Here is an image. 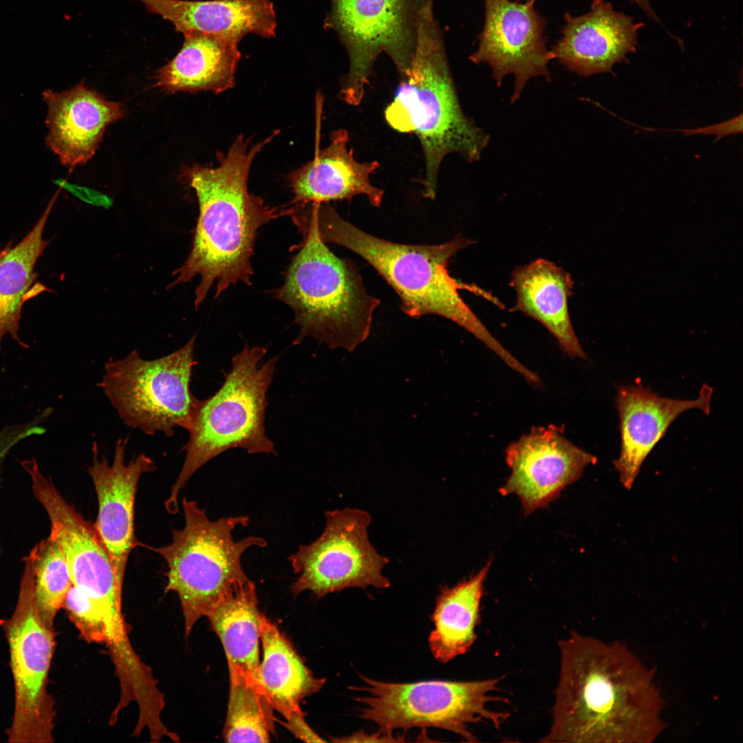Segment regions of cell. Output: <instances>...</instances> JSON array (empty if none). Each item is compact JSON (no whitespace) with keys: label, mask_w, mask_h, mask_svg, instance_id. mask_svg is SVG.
Listing matches in <instances>:
<instances>
[{"label":"cell","mask_w":743,"mask_h":743,"mask_svg":"<svg viewBox=\"0 0 743 743\" xmlns=\"http://www.w3.org/2000/svg\"><path fill=\"white\" fill-rule=\"evenodd\" d=\"M333 742H405L404 736L395 737L393 735L384 734L379 731L375 733H367L365 731H357L352 735L342 738H334Z\"/></svg>","instance_id":"cell-32"},{"label":"cell","mask_w":743,"mask_h":743,"mask_svg":"<svg viewBox=\"0 0 743 743\" xmlns=\"http://www.w3.org/2000/svg\"><path fill=\"white\" fill-rule=\"evenodd\" d=\"M286 726L295 737L304 742H324L305 722L304 715L301 710L292 712L286 718Z\"/></svg>","instance_id":"cell-31"},{"label":"cell","mask_w":743,"mask_h":743,"mask_svg":"<svg viewBox=\"0 0 743 743\" xmlns=\"http://www.w3.org/2000/svg\"><path fill=\"white\" fill-rule=\"evenodd\" d=\"M560 672L550 743H652L663 732L656 671L624 644L572 632L558 643Z\"/></svg>","instance_id":"cell-1"},{"label":"cell","mask_w":743,"mask_h":743,"mask_svg":"<svg viewBox=\"0 0 743 743\" xmlns=\"http://www.w3.org/2000/svg\"><path fill=\"white\" fill-rule=\"evenodd\" d=\"M54 202V198L21 241L15 246L10 242L0 249V351L6 335L27 347L19 336L23 306L30 298L49 290L40 283L34 284L38 277L34 268L49 244L43 233Z\"/></svg>","instance_id":"cell-26"},{"label":"cell","mask_w":743,"mask_h":743,"mask_svg":"<svg viewBox=\"0 0 743 743\" xmlns=\"http://www.w3.org/2000/svg\"><path fill=\"white\" fill-rule=\"evenodd\" d=\"M196 337L160 358L144 360L133 351L105 363L99 386L125 424L169 437L175 427L190 430L199 400L190 389Z\"/></svg>","instance_id":"cell-10"},{"label":"cell","mask_w":743,"mask_h":743,"mask_svg":"<svg viewBox=\"0 0 743 743\" xmlns=\"http://www.w3.org/2000/svg\"><path fill=\"white\" fill-rule=\"evenodd\" d=\"M261 685L272 705L284 718L301 710L299 703L319 691L325 678H316L276 625L261 615Z\"/></svg>","instance_id":"cell-27"},{"label":"cell","mask_w":743,"mask_h":743,"mask_svg":"<svg viewBox=\"0 0 743 743\" xmlns=\"http://www.w3.org/2000/svg\"><path fill=\"white\" fill-rule=\"evenodd\" d=\"M491 559L475 574L441 588L431 615L433 629L428 643L435 659L446 663L466 654L477 639L484 583Z\"/></svg>","instance_id":"cell-25"},{"label":"cell","mask_w":743,"mask_h":743,"mask_svg":"<svg viewBox=\"0 0 743 743\" xmlns=\"http://www.w3.org/2000/svg\"><path fill=\"white\" fill-rule=\"evenodd\" d=\"M563 20L562 36L550 51L554 59L584 77L612 72L615 64L627 61V56L636 51L638 30L645 26L605 0H593L581 15L566 12Z\"/></svg>","instance_id":"cell-17"},{"label":"cell","mask_w":743,"mask_h":743,"mask_svg":"<svg viewBox=\"0 0 743 743\" xmlns=\"http://www.w3.org/2000/svg\"><path fill=\"white\" fill-rule=\"evenodd\" d=\"M360 687H351L364 695L354 698L362 704L359 717L373 722L378 731L392 735L411 728H438L451 731L462 741L475 742L470 730L473 724H491L499 729L510 713L488 709L493 702L508 699L493 693L500 691L502 677L472 681L443 680L409 683L389 682L360 676Z\"/></svg>","instance_id":"cell-8"},{"label":"cell","mask_w":743,"mask_h":743,"mask_svg":"<svg viewBox=\"0 0 743 743\" xmlns=\"http://www.w3.org/2000/svg\"><path fill=\"white\" fill-rule=\"evenodd\" d=\"M224 729L228 742H268L274 731L273 707L264 691L240 676H230Z\"/></svg>","instance_id":"cell-28"},{"label":"cell","mask_w":743,"mask_h":743,"mask_svg":"<svg viewBox=\"0 0 743 743\" xmlns=\"http://www.w3.org/2000/svg\"><path fill=\"white\" fill-rule=\"evenodd\" d=\"M16 443V440L12 436L7 433L0 431V474L7 454Z\"/></svg>","instance_id":"cell-33"},{"label":"cell","mask_w":743,"mask_h":743,"mask_svg":"<svg viewBox=\"0 0 743 743\" xmlns=\"http://www.w3.org/2000/svg\"><path fill=\"white\" fill-rule=\"evenodd\" d=\"M510 475L499 491L516 495L528 515L547 506L569 484L580 478L596 457L566 439L552 425L535 427L506 451Z\"/></svg>","instance_id":"cell-15"},{"label":"cell","mask_w":743,"mask_h":743,"mask_svg":"<svg viewBox=\"0 0 743 743\" xmlns=\"http://www.w3.org/2000/svg\"><path fill=\"white\" fill-rule=\"evenodd\" d=\"M257 605L256 587L249 580L228 593L207 617L223 645L230 676H242L263 689L259 675L261 614Z\"/></svg>","instance_id":"cell-24"},{"label":"cell","mask_w":743,"mask_h":743,"mask_svg":"<svg viewBox=\"0 0 743 743\" xmlns=\"http://www.w3.org/2000/svg\"><path fill=\"white\" fill-rule=\"evenodd\" d=\"M62 607L85 640L105 643L107 630L104 618L99 606L87 594L72 585Z\"/></svg>","instance_id":"cell-30"},{"label":"cell","mask_w":743,"mask_h":743,"mask_svg":"<svg viewBox=\"0 0 743 743\" xmlns=\"http://www.w3.org/2000/svg\"><path fill=\"white\" fill-rule=\"evenodd\" d=\"M278 133L274 131L257 144L239 135L226 153H217V166L195 164L180 171L182 180L195 190L199 217L191 251L173 272L177 277L169 288L200 276L195 291L196 309L214 284L215 299L239 282L252 284L250 257L257 233L262 226L286 215V209L270 207L248 187L255 157Z\"/></svg>","instance_id":"cell-2"},{"label":"cell","mask_w":743,"mask_h":743,"mask_svg":"<svg viewBox=\"0 0 743 743\" xmlns=\"http://www.w3.org/2000/svg\"><path fill=\"white\" fill-rule=\"evenodd\" d=\"M47 107L46 144L69 169L86 164L96 153L107 127L125 115L113 102L80 82L72 89L43 93Z\"/></svg>","instance_id":"cell-19"},{"label":"cell","mask_w":743,"mask_h":743,"mask_svg":"<svg viewBox=\"0 0 743 743\" xmlns=\"http://www.w3.org/2000/svg\"><path fill=\"white\" fill-rule=\"evenodd\" d=\"M183 35L180 50L156 72L155 86L171 94L202 91L219 94L233 87L241 58L239 43L197 32Z\"/></svg>","instance_id":"cell-23"},{"label":"cell","mask_w":743,"mask_h":743,"mask_svg":"<svg viewBox=\"0 0 743 743\" xmlns=\"http://www.w3.org/2000/svg\"><path fill=\"white\" fill-rule=\"evenodd\" d=\"M384 115L391 129L418 139L424 163L422 194L430 200L435 197L446 156L457 153L474 162L488 144L490 135L461 107L433 6L422 14L410 69L400 77Z\"/></svg>","instance_id":"cell-4"},{"label":"cell","mask_w":743,"mask_h":743,"mask_svg":"<svg viewBox=\"0 0 743 743\" xmlns=\"http://www.w3.org/2000/svg\"><path fill=\"white\" fill-rule=\"evenodd\" d=\"M434 0H330L325 28L344 47L349 62L338 96L362 102L378 58L387 55L400 77L410 69L424 11Z\"/></svg>","instance_id":"cell-9"},{"label":"cell","mask_w":743,"mask_h":743,"mask_svg":"<svg viewBox=\"0 0 743 743\" xmlns=\"http://www.w3.org/2000/svg\"><path fill=\"white\" fill-rule=\"evenodd\" d=\"M536 0H483L484 17L477 47L469 56L475 64H487L497 86L509 74L515 77L511 103L517 100L527 83L542 76L550 80L547 47V21L535 8Z\"/></svg>","instance_id":"cell-13"},{"label":"cell","mask_w":743,"mask_h":743,"mask_svg":"<svg viewBox=\"0 0 743 743\" xmlns=\"http://www.w3.org/2000/svg\"><path fill=\"white\" fill-rule=\"evenodd\" d=\"M510 284L516 293L513 311L539 321L570 356L585 358L569 315L568 301L573 281L567 271L549 260L537 259L516 267Z\"/></svg>","instance_id":"cell-22"},{"label":"cell","mask_w":743,"mask_h":743,"mask_svg":"<svg viewBox=\"0 0 743 743\" xmlns=\"http://www.w3.org/2000/svg\"><path fill=\"white\" fill-rule=\"evenodd\" d=\"M128 438L116 443L114 460L109 464L105 456L98 457L93 443V462L88 469L98 504L94 526L111 558L118 584L122 588L129 557L138 545L134 532V508L138 484L141 475L153 471L154 462L141 453L125 463Z\"/></svg>","instance_id":"cell-16"},{"label":"cell","mask_w":743,"mask_h":743,"mask_svg":"<svg viewBox=\"0 0 743 743\" xmlns=\"http://www.w3.org/2000/svg\"><path fill=\"white\" fill-rule=\"evenodd\" d=\"M310 207L323 241L354 252L372 266L397 293L406 314L415 319L427 314L446 318L475 336L506 365L515 363V358L489 332L458 292L476 294L479 288L449 273L450 259L472 241L455 237L435 245L398 244L360 229L330 203H313Z\"/></svg>","instance_id":"cell-3"},{"label":"cell","mask_w":743,"mask_h":743,"mask_svg":"<svg viewBox=\"0 0 743 743\" xmlns=\"http://www.w3.org/2000/svg\"><path fill=\"white\" fill-rule=\"evenodd\" d=\"M288 216L303 240L274 293L294 312L300 328L294 344L312 336L331 349L352 352L369 335L380 301L367 292L354 262L328 248L303 204L288 208Z\"/></svg>","instance_id":"cell-5"},{"label":"cell","mask_w":743,"mask_h":743,"mask_svg":"<svg viewBox=\"0 0 743 743\" xmlns=\"http://www.w3.org/2000/svg\"><path fill=\"white\" fill-rule=\"evenodd\" d=\"M139 1L183 34L197 32L238 43L249 34L265 39L276 35L277 17L271 0Z\"/></svg>","instance_id":"cell-21"},{"label":"cell","mask_w":743,"mask_h":743,"mask_svg":"<svg viewBox=\"0 0 743 743\" xmlns=\"http://www.w3.org/2000/svg\"><path fill=\"white\" fill-rule=\"evenodd\" d=\"M632 3L638 6L649 19H654L656 17V13L653 9L650 0H629Z\"/></svg>","instance_id":"cell-34"},{"label":"cell","mask_w":743,"mask_h":743,"mask_svg":"<svg viewBox=\"0 0 743 743\" xmlns=\"http://www.w3.org/2000/svg\"><path fill=\"white\" fill-rule=\"evenodd\" d=\"M325 517L321 535L288 557L299 574L290 586L293 594L310 591L321 598L349 588H389L390 582L382 574L389 559L369 539V513L345 508L327 511Z\"/></svg>","instance_id":"cell-12"},{"label":"cell","mask_w":743,"mask_h":743,"mask_svg":"<svg viewBox=\"0 0 743 743\" xmlns=\"http://www.w3.org/2000/svg\"><path fill=\"white\" fill-rule=\"evenodd\" d=\"M713 391L704 384L696 399L678 400L659 396L641 383L618 387L621 444L613 464L625 488H632L643 462L681 413L692 409L709 413Z\"/></svg>","instance_id":"cell-18"},{"label":"cell","mask_w":743,"mask_h":743,"mask_svg":"<svg viewBox=\"0 0 743 743\" xmlns=\"http://www.w3.org/2000/svg\"><path fill=\"white\" fill-rule=\"evenodd\" d=\"M34 560V592L42 620L54 628L58 610L72 586L66 559L58 541L50 535L30 551Z\"/></svg>","instance_id":"cell-29"},{"label":"cell","mask_w":743,"mask_h":743,"mask_svg":"<svg viewBox=\"0 0 743 743\" xmlns=\"http://www.w3.org/2000/svg\"><path fill=\"white\" fill-rule=\"evenodd\" d=\"M348 142L346 129L332 131L329 144L318 150L312 160L290 173L293 204L350 200L362 195L373 206H380L384 191L370 180L380 164L376 160H356L353 149L348 148Z\"/></svg>","instance_id":"cell-20"},{"label":"cell","mask_w":743,"mask_h":743,"mask_svg":"<svg viewBox=\"0 0 743 743\" xmlns=\"http://www.w3.org/2000/svg\"><path fill=\"white\" fill-rule=\"evenodd\" d=\"M9 646L14 709L7 731L12 743L53 742L54 702L47 690L55 632L41 618L34 592L32 553L24 559L19 596L12 616L1 621Z\"/></svg>","instance_id":"cell-11"},{"label":"cell","mask_w":743,"mask_h":743,"mask_svg":"<svg viewBox=\"0 0 743 743\" xmlns=\"http://www.w3.org/2000/svg\"><path fill=\"white\" fill-rule=\"evenodd\" d=\"M182 506L184 526L173 531L171 543L151 548L168 566L166 591L180 599L186 636L202 616L233 589L250 579L241 559L250 548H264L266 541L250 535L235 540L233 531L246 526V515L211 520L197 502L184 497Z\"/></svg>","instance_id":"cell-7"},{"label":"cell","mask_w":743,"mask_h":743,"mask_svg":"<svg viewBox=\"0 0 743 743\" xmlns=\"http://www.w3.org/2000/svg\"><path fill=\"white\" fill-rule=\"evenodd\" d=\"M266 352L263 347H245L233 357L221 387L208 398L198 400L183 448L184 461L164 503L168 513L179 511L180 491L197 471L223 452L240 448L250 454H277L266 433L265 415L277 358L259 366Z\"/></svg>","instance_id":"cell-6"},{"label":"cell","mask_w":743,"mask_h":743,"mask_svg":"<svg viewBox=\"0 0 743 743\" xmlns=\"http://www.w3.org/2000/svg\"><path fill=\"white\" fill-rule=\"evenodd\" d=\"M21 464L30 475L34 497L48 516L50 535L62 548L73 585L99 606L122 603V588L118 584L111 558L94 524L63 497L43 475L34 458Z\"/></svg>","instance_id":"cell-14"}]
</instances>
